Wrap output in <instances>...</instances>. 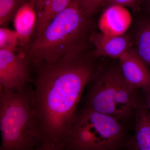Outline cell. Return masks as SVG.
Wrapping results in <instances>:
<instances>
[{"label":"cell","mask_w":150,"mask_h":150,"mask_svg":"<svg viewBox=\"0 0 150 150\" xmlns=\"http://www.w3.org/2000/svg\"><path fill=\"white\" fill-rule=\"evenodd\" d=\"M20 47L18 36L15 30L5 27L0 28V50L16 52Z\"/></svg>","instance_id":"9a60e30c"},{"label":"cell","mask_w":150,"mask_h":150,"mask_svg":"<svg viewBox=\"0 0 150 150\" xmlns=\"http://www.w3.org/2000/svg\"><path fill=\"white\" fill-rule=\"evenodd\" d=\"M32 1L34 2L36 6V9H37L38 14V12L40 11L43 5L44 0H32Z\"/></svg>","instance_id":"ffe728a7"},{"label":"cell","mask_w":150,"mask_h":150,"mask_svg":"<svg viewBox=\"0 0 150 150\" xmlns=\"http://www.w3.org/2000/svg\"><path fill=\"white\" fill-rule=\"evenodd\" d=\"M73 0H44L38 13V19L33 38L43 31L54 17L67 8Z\"/></svg>","instance_id":"7c38bea8"},{"label":"cell","mask_w":150,"mask_h":150,"mask_svg":"<svg viewBox=\"0 0 150 150\" xmlns=\"http://www.w3.org/2000/svg\"><path fill=\"white\" fill-rule=\"evenodd\" d=\"M33 150H69L62 144L53 143L48 141H43L39 146Z\"/></svg>","instance_id":"e0dca14e"},{"label":"cell","mask_w":150,"mask_h":150,"mask_svg":"<svg viewBox=\"0 0 150 150\" xmlns=\"http://www.w3.org/2000/svg\"><path fill=\"white\" fill-rule=\"evenodd\" d=\"M35 70L32 107L38 129L43 141L64 145L96 68L82 53L65 55Z\"/></svg>","instance_id":"6da1fadb"},{"label":"cell","mask_w":150,"mask_h":150,"mask_svg":"<svg viewBox=\"0 0 150 150\" xmlns=\"http://www.w3.org/2000/svg\"><path fill=\"white\" fill-rule=\"evenodd\" d=\"M142 91L145 104L150 111V88L142 90Z\"/></svg>","instance_id":"d6986e66"},{"label":"cell","mask_w":150,"mask_h":150,"mask_svg":"<svg viewBox=\"0 0 150 150\" xmlns=\"http://www.w3.org/2000/svg\"><path fill=\"white\" fill-rule=\"evenodd\" d=\"M129 137L122 121L82 107L64 145L69 150H117Z\"/></svg>","instance_id":"5b68a950"},{"label":"cell","mask_w":150,"mask_h":150,"mask_svg":"<svg viewBox=\"0 0 150 150\" xmlns=\"http://www.w3.org/2000/svg\"><path fill=\"white\" fill-rule=\"evenodd\" d=\"M32 65L23 52L0 50L1 90L18 91L24 89L30 80Z\"/></svg>","instance_id":"8992f818"},{"label":"cell","mask_w":150,"mask_h":150,"mask_svg":"<svg viewBox=\"0 0 150 150\" xmlns=\"http://www.w3.org/2000/svg\"><path fill=\"white\" fill-rule=\"evenodd\" d=\"M119 60L122 74L130 86L141 90L150 88V69L135 49L132 48Z\"/></svg>","instance_id":"52a82bcc"},{"label":"cell","mask_w":150,"mask_h":150,"mask_svg":"<svg viewBox=\"0 0 150 150\" xmlns=\"http://www.w3.org/2000/svg\"><path fill=\"white\" fill-rule=\"evenodd\" d=\"M132 21L131 14L126 7L110 5L100 17L98 28L100 32L106 35H123L129 29Z\"/></svg>","instance_id":"30bf717a"},{"label":"cell","mask_w":150,"mask_h":150,"mask_svg":"<svg viewBox=\"0 0 150 150\" xmlns=\"http://www.w3.org/2000/svg\"><path fill=\"white\" fill-rule=\"evenodd\" d=\"M89 40L95 47V56H105L119 59L132 49V42L129 35H110L92 32Z\"/></svg>","instance_id":"9c48e42d"},{"label":"cell","mask_w":150,"mask_h":150,"mask_svg":"<svg viewBox=\"0 0 150 150\" xmlns=\"http://www.w3.org/2000/svg\"><path fill=\"white\" fill-rule=\"evenodd\" d=\"M117 150H124V149L123 148H122V149H118Z\"/></svg>","instance_id":"44dd1931"},{"label":"cell","mask_w":150,"mask_h":150,"mask_svg":"<svg viewBox=\"0 0 150 150\" xmlns=\"http://www.w3.org/2000/svg\"><path fill=\"white\" fill-rule=\"evenodd\" d=\"M136 51L150 69V21L140 25L136 38Z\"/></svg>","instance_id":"4fadbf2b"},{"label":"cell","mask_w":150,"mask_h":150,"mask_svg":"<svg viewBox=\"0 0 150 150\" xmlns=\"http://www.w3.org/2000/svg\"><path fill=\"white\" fill-rule=\"evenodd\" d=\"M137 0H105V4L108 5L117 4L119 5L126 6L132 5Z\"/></svg>","instance_id":"ac0fdd59"},{"label":"cell","mask_w":150,"mask_h":150,"mask_svg":"<svg viewBox=\"0 0 150 150\" xmlns=\"http://www.w3.org/2000/svg\"><path fill=\"white\" fill-rule=\"evenodd\" d=\"M81 7L86 15L91 17L105 4V0H79Z\"/></svg>","instance_id":"2e32d148"},{"label":"cell","mask_w":150,"mask_h":150,"mask_svg":"<svg viewBox=\"0 0 150 150\" xmlns=\"http://www.w3.org/2000/svg\"><path fill=\"white\" fill-rule=\"evenodd\" d=\"M134 133L124 144V150H150V111L142 95L135 109Z\"/></svg>","instance_id":"ba28073f"},{"label":"cell","mask_w":150,"mask_h":150,"mask_svg":"<svg viewBox=\"0 0 150 150\" xmlns=\"http://www.w3.org/2000/svg\"><path fill=\"white\" fill-rule=\"evenodd\" d=\"M82 107L110 115L122 122L134 118L141 94L123 78L120 67L98 74L89 83Z\"/></svg>","instance_id":"277c9868"},{"label":"cell","mask_w":150,"mask_h":150,"mask_svg":"<svg viewBox=\"0 0 150 150\" xmlns=\"http://www.w3.org/2000/svg\"><path fill=\"white\" fill-rule=\"evenodd\" d=\"M90 18L84 12L79 0H73L21 51L34 69L65 55L82 53L91 33Z\"/></svg>","instance_id":"7a4b0ae2"},{"label":"cell","mask_w":150,"mask_h":150,"mask_svg":"<svg viewBox=\"0 0 150 150\" xmlns=\"http://www.w3.org/2000/svg\"><path fill=\"white\" fill-rule=\"evenodd\" d=\"M38 19L36 6L32 0H27L25 2L17 11L13 20L21 49L26 48L32 40Z\"/></svg>","instance_id":"8fae6325"},{"label":"cell","mask_w":150,"mask_h":150,"mask_svg":"<svg viewBox=\"0 0 150 150\" xmlns=\"http://www.w3.org/2000/svg\"></svg>","instance_id":"7402d4cb"},{"label":"cell","mask_w":150,"mask_h":150,"mask_svg":"<svg viewBox=\"0 0 150 150\" xmlns=\"http://www.w3.org/2000/svg\"><path fill=\"white\" fill-rule=\"evenodd\" d=\"M27 0H0V25L5 27L20 7Z\"/></svg>","instance_id":"5bb4252c"},{"label":"cell","mask_w":150,"mask_h":150,"mask_svg":"<svg viewBox=\"0 0 150 150\" xmlns=\"http://www.w3.org/2000/svg\"><path fill=\"white\" fill-rule=\"evenodd\" d=\"M33 88L0 92V150H33L43 143L32 107Z\"/></svg>","instance_id":"3957f363"}]
</instances>
